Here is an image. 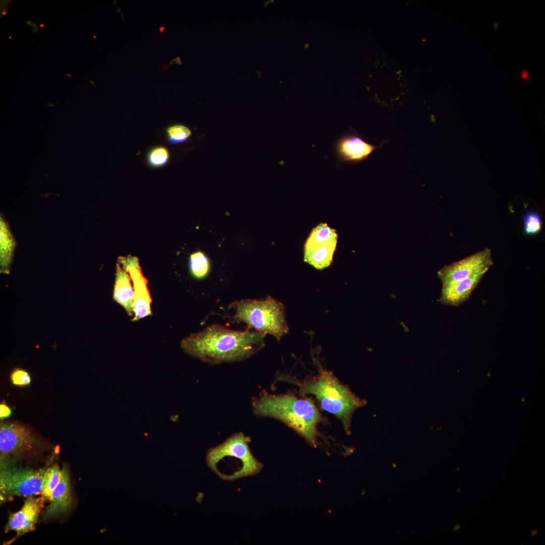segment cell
<instances>
[{
  "mask_svg": "<svg viewBox=\"0 0 545 545\" xmlns=\"http://www.w3.org/2000/svg\"><path fill=\"white\" fill-rule=\"evenodd\" d=\"M266 334L247 328L235 331L214 324L184 338V352L210 364L241 361L265 345Z\"/></svg>",
  "mask_w": 545,
  "mask_h": 545,
  "instance_id": "6da1fadb",
  "label": "cell"
},
{
  "mask_svg": "<svg viewBox=\"0 0 545 545\" xmlns=\"http://www.w3.org/2000/svg\"><path fill=\"white\" fill-rule=\"evenodd\" d=\"M253 413L258 416L274 418L285 423L315 446L317 426L320 414L310 400L290 394L262 393L251 400Z\"/></svg>",
  "mask_w": 545,
  "mask_h": 545,
  "instance_id": "7a4b0ae2",
  "label": "cell"
},
{
  "mask_svg": "<svg viewBox=\"0 0 545 545\" xmlns=\"http://www.w3.org/2000/svg\"><path fill=\"white\" fill-rule=\"evenodd\" d=\"M298 387L302 393L315 396L321 408L334 414L349 432L354 412L366 404L347 386L342 384L332 372L321 369L314 377L298 380L287 375L280 376Z\"/></svg>",
  "mask_w": 545,
  "mask_h": 545,
  "instance_id": "3957f363",
  "label": "cell"
},
{
  "mask_svg": "<svg viewBox=\"0 0 545 545\" xmlns=\"http://www.w3.org/2000/svg\"><path fill=\"white\" fill-rule=\"evenodd\" d=\"M250 442V437L242 432L232 435L222 444L207 451V466L225 481H232L258 474L263 464L252 454L249 446Z\"/></svg>",
  "mask_w": 545,
  "mask_h": 545,
  "instance_id": "277c9868",
  "label": "cell"
},
{
  "mask_svg": "<svg viewBox=\"0 0 545 545\" xmlns=\"http://www.w3.org/2000/svg\"><path fill=\"white\" fill-rule=\"evenodd\" d=\"M229 309L234 311L230 316L233 322L246 323L247 328L269 334L278 341L288 333L284 306L270 296L236 301Z\"/></svg>",
  "mask_w": 545,
  "mask_h": 545,
  "instance_id": "5b68a950",
  "label": "cell"
},
{
  "mask_svg": "<svg viewBox=\"0 0 545 545\" xmlns=\"http://www.w3.org/2000/svg\"><path fill=\"white\" fill-rule=\"evenodd\" d=\"M46 469L20 466L16 461L0 459L1 496L29 497L41 494Z\"/></svg>",
  "mask_w": 545,
  "mask_h": 545,
  "instance_id": "8992f818",
  "label": "cell"
},
{
  "mask_svg": "<svg viewBox=\"0 0 545 545\" xmlns=\"http://www.w3.org/2000/svg\"><path fill=\"white\" fill-rule=\"evenodd\" d=\"M42 446L39 439L29 428L17 422L0 425V459L16 461L33 454Z\"/></svg>",
  "mask_w": 545,
  "mask_h": 545,
  "instance_id": "52a82bcc",
  "label": "cell"
},
{
  "mask_svg": "<svg viewBox=\"0 0 545 545\" xmlns=\"http://www.w3.org/2000/svg\"><path fill=\"white\" fill-rule=\"evenodd\" d=\"M338 240L336 230L326 223L314 227L304 245V261L317 269L331 264Z\"/></svg>",
  "mask_w": 545,
  "mask_h": 545,
  "instance_id": "ba28073f",
  "label": "cell"
},
{
  "mask_svg": "<svg viewBox=\"0 0 545 545\" xmlns=\"http://www.w3.org/2000/svg\"><path fill=\"white\" fill-rule=\"evenodd\" d=\"M490 249L483 250L471 254L438 271L442 285L460 281L479 273H486L493 265Z\"/></svg>",
  "mask_w": 545,
  "mask_h": 545,
  "instance_id": "9c48e42d",
  "label": "cell"
},
{
  "mask_svg": "<svg viewBox=\"0 0 545 545\" xmlns=\"http://www.w3.org/2000/svg\"><path fill=\"white\" fill-rule=\"evenodd\" d=\"M118 261L129 273L134 290L133 321L151 314L152 299L148 288V281L143 275L138 258L134 256H120Z\"/></svg>",
  "mask_w": 545,
  "mask_h": 545,
  "instance_id": "30bf717a",
  "label": "cell"
},
{
  "mask_svg": "<svg viewBox=\"0 0 545 545\" xmlns=\"http://www.w3.org/2000/svg\"><path fill=\"white\" fill-rule=\"evenodd\" d=\"M45 501L42 496L28 497L21 510L10 515L5 532L15 531L17 536L19 537L34 530Z\"/></svg>",
  "mask_w": 545,
  "mask_h": 545,
  "instance_id": "8fae6325",
  "label": "cell"
},
{
  "mask_svg": "<svg viewBox=\"0 0 545 545\" xmlns=\"http://www.w3.org/2000/svg\"><path fill=\"white\" fill-rule=\"evenodd\" d=\"M379 147L368 143L357 134L350 133L337 140L336 151L340 161L359 163L367 159L374 150Z\"/></svg>",
  "mask_w": 545,
  "mask_h": 545,
  "instance_id": "7c38bea8",
  "label": "cell"
},
{
  "mask_svg": "<svg viewBox=\"0 0 545 545\" xmlns=\"http://www.w3.org/2000/svg\"><path fill=\"white\" fill-rule=\"evenodd\" d=\"M72 501L69 470L64 464L61 469L60 481L53 492L50 504L42 514V520H48L66 513L70 508Z\"/></svg>",
  "mask_w": 545,
  "mask_h": 545,
  "instance_id": "4fadbf2b",
  "label": "cell"
},
{
  "mask_svg": "<svg viewBox=\"0 0 545 545\" xmlns=\"http://www.w3.org/2000/svg\"><path fill=\"white\" fill-rule=\"evenodd\" d=\"M485 274H477L460 281L442 285L439 301L447 305H460L468 299Z\"/></svg>",
  "mask_w": 545,
  "mask_h": 545,
  "instance_id": "5bb4252c",
  "label": "cell"
},
{
  "mask_svg": "<svg viewBox=\"0 0 545 545\" xmlns=\"http://www.w3.org/2000/svg\"><path fill=\"white\" fill-rule=\"evenodd\" d=\"M129 273L118 261L113 292L114 300L120 304L129 315H134V290Z\"/></svg>",
  "mask_w": 545,
  "mask_h": 545,
  "instance_id": "9a60e30c",
  "label": "cell"
},
{
  "mask_svg": "<svg viewBox=\"0 0 545 545\" xmlns=\"http://www.w3.org/2000/svg\"><path fill=\"white\" fill-rule=\"evenodd\" d=\"M1 271L9 274L10 267L14 255L15 247V240L8 226L4 219L1 217Z\"/></svg>",
  "mask_w": 545,
  "mask_h": 545,
  "instance_id": "2e32d148",
  "label": "cell"
},
{
  "mask_svg": "<svg viewBox=\"0 0 545 545\" xmlns=\"http://www.w3.org/2000/svg\"><path fill=\"white\" fill-rule=\"evenodd\" d=\"M61 475V470L58 464L46 468L44 474L41 495L45 500L50 501L52 494L58 485Z\"/></svg>",
  "mask_w": 545,
  "mask_h": 545,
  "instance_id": "e0dca14e",
  "label": "cell"
},
{
  "mask_svg": "<svg viewBox=\"0 0 545 545\" xmlns=\"http://www.w3.org/2000/svg\"><path fill=\"white\" fill-rule=\"evenodd\" d=\"M189 268L194 278L198 279L204 278L210 271L209 259L201 251L195 252L190 256Z\"/></svg>",
  "mask_w": 545,
  "mask_h": 545,
  "instance_id": "ac0fdd59",
  "label": "cell"
},
{
  "mask_svg": "<svg viewBox=\"0 0 545 545\" xmlns=\"http://www.w3.org/2000/svg\"><path fill=\"white\" fill-rule=\"evenodd\" d=\"M170 153L165 146H159L151 148L146 155L147 164L152 168L164 167L169 162Z\"/></svg>",
  "mask_w": 545,
  "mask_h": 545,
  "instance_id": "d6986e66",
  "label": "cell"
},
{
  "mask_svg": "<svg viewBox=\"0 0 545 545\" xmlns=\"http://www.w3.org/2000/svg\"><path fill=\"white\" fill-rule=\"evenodd\" d=\"M524 232L526 235H535L539 233L542 229V218L540 213L536 210L527 211L523 215Z\"/></svg>",
  "mask_w": 545,
  "mask_h": 545,
  "instance_id": "ffe728a7",
  "label": "cell"
},
{
  "mask_svg": "<svg viewBox=\"0 0 545 545\" xmlns=\"http://www.w3.org/2000/svg\"><path fill=\"white\" fill-rule=\"evenodd\" d=\"M167 141L171 145L185 141L191 135V132L186 126L174 125L168 127L166 131Z\"/></svg>",
  "mask_w": 545,
  "mask_h": 545,
  "instance_id": "44dd1931",
  "label": "cell"
},
{
  "mask_svg": "<svg viewBox=\"0 0 545 545\" xmlns=\"http://www.w3.org/2000/svg\"><path fill=\"white\" fill-rule=\"evenodd\" d=\"M10 379L14 385L18 386H26L31 382V377L28 372L20 368H17L11 373Z\"/></svg>",
  "mask_w": 545,
  "mask_h": 545,
  "instance_id": "7402d4cb",
  "label": "cell"
},
{
  "mask_svg": "<svg viewBox=\"0 0 545 545\" xmlns=\"http://www.w3.org/2000/svg\"><path fill=\"white\" fill-rule=\"evenodd\" d=\"M11 410L7 405L2 403L0 405V417L3 419L9 417L11 414Z\"/></svg>",
  "mask_w": 545,
  "mask_h": 545,
  "instance_id": "603a6c76",
  "label": "cell"
},
{
  "mask_svg": "<svg viewBox=\"0 0 545 545\" xmlns=\"http://www.w3.org/2000/svg\"><path fill=\"white\" fill-rule=\"evenodd\" d=\"M520 78L524 82H530L532 80L531 75L526 70L522 69L519 72Z\"/></svg>",
  "mask_w": 545,
  "mask_h": 545,
  "instance_id": "cb8c5ba5",
  "label": "cell"
},
{
  "mask_svg": "<svg viewBox=\"0 0 545 545\" xmlns=\"http://www.w3.org/2000/svg\"><path fill=\"white\" fill-rule=\"evenodd\" d=\"M33 22L31 20H28L25 22V24L28 26H32Z\"/></svg>",
  "mask_w": 545,
  "mask_h": 545,
  "instance_id": "d4e9b609",
  "label": "cell"
},
{
  "mask_svg": "<svg viewBox=\"0 0 545 545\" xmlns=\"http://www.w3.org/2000/svg\"><path fill=\"white\" fill-rule=\"evenodd\" d=\"M493 26H494V30H496L497 29V28H498V27H499V24L498 23H497V22L494 23H493Z\"/></svg>",
  "mask_w": 545,
  "mask_h": 545,
  "instance_id": "484cf974",
  "label": "cell"
},
{
  "mask_svg": "<svg viewBox=\"0 0 545 545\" xmlns=\"http://www.w3.org/2000/svg\"><path fill=\"white\" fill-rule=\"evenodd\" d=\"M7 12H8V11H7V10H3V12H2V13H1V17H2V16H5V15H7Z\"/></svg>",
  "mask_w": 545,
  "mask_h": 545,
  "instance_id": "4316f807",
  "label": "cell"
},
{
  "mask_svg": "<svg viewBox=\"0 0 545 545\" xmlns=\"http://www.w3.org/2000/svg\"><path fill=\"white\" fill-rule=\"evenodd\" d=\"M32 30L33 32L36 33L37 32V30H38V27L37 26V27H32Z\"/></svg>",
  "mask_w": 545,
  "mask_h": 545,
  "instance_id": "83f0119b",
  "label": "cell"
},
{
  "mask_svg": "<svg viewBox=\"0 0 545 545\" xmlns=\"http://www.w3.org/2000/svg\"><path fill=\"white\" fill-rule=\"evenodd\" d=\"M37 27V26L36 23L33 22L32 25V27Z\"/></svg>",
  "mask_w": 545,
  "mask_h": 545,
  "instance_id": "f1b7e54d",
  "label": "cell"
},
{
  "mask_svg": "<svg viewBox=\"0 0 545 545\" xmlns=\"http://www.w3.org/2000/svg\"><path fill=\"white\" fill-rule=\"evenodd\" d=\"M165 30V28H164V27H160L159 28V30L160 31V32H161V33L162 32V31H163V30Z\"/></svg>",
  "mask_w": 545,
  "mask_h": 545,
  "instance_id": "f546056e",
  "label": "cell"
},
{
  "mask_svg": "<svg viewBox=\"0 0 545 545\" xmlns=\"http://www.w3.org/2000/svg\"><path fill=\"white\" fill-rule=\"evenodd\" d=\"M90 83H91L92 84H93V85L96 86L94 82L92 80H90Z\"/></svg>",
  "mask_w": 545,
  "mask_h": 545,
  "instance_id": "4dcf8cb0",
  "label": "cell"
},
{
  "mask_svg": "<svg viewBox=\"0 0 545 545\" xmlns=\"http://www.w3.org/2000/svg\"><path fill=\"white\" fill-rule=\"evenodd\" d=\"M39 27H40V28H42V27H44V25L43 24L41 23V24H40L39 25Z\"/></svg>",
  "mask_w": 545,
  "mask_h": 545,
  "instance_id": "1f68e13d",
  "label": "cell"
},
{
  "mask_svg": "<svg viewBox=\"0 0 545 545\" xmlns=\"http://www.w3.org/2000/svg\"><path fill=\"white\" fill-rule=\"evenodd\" d=\"M47 104L48 105H49V106H54V104H51V102H49V104Z\"/></svg>",
  "mask_w": 545,
  "mask_h": 545,
  "instance_id": "d6a6232c",
  "label": "cell"
},
{
  "mask_svg": "<svg viewBox=\"0 0 545 545\" xmlns=\"http://www.w3.org/2000/svg\"><path fill=\"white\" fill-rule=\"evenodd\" d=\"M66 75L67 76H69V77H71V75L70 74H68V73H66Z\"/></svg>",
  "mask_w": 545,
  "mask_h": 545,
  "instance_id": "836d02e7",
  "label": "cell"
},
{
  "mask_svg": "<svg viewBox=\"0 0 545 545\" xmlns=\"http://www.w3.org/2000/svg\"><path fill=\"white\" fill-rule=\"evenodd\" d=\"M95 37H96V36H95V35H94V36H93V38H95Z\"/></svg>",
  "mask_w": 545,
  "mask_h": 545,
  "instance_id": "e575fe53",
  "label": "cell"
},
{
  "mask_svg": "<svg viewBox=\"0 0 545 545\" xmlns=\"http://www.w3.org/2000/svg\"><path fill=\"white\" fill-rule=\"evenodd\" d=\"M9 39H11V36H9Z\"/></svg>",
  "mask_w": 545,
  "mask_h": 545,
  "instance_id": "d590c367",
  "label": "cell"
}]
</instances>
